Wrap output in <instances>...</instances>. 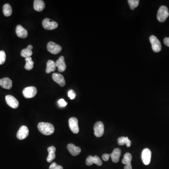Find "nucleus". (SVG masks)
Returning <instances> with one entry per match:
<instances>
[{
    "label": "nucleus",
    "instance_id": "nucleus-1",
    "mask_svg": "<svg viewBox=\"0 0 169 169\" xmlns=\"http://www.w3.org/2000/svg\"><path fill=\"white\" fill-rule=\"evenodd\" d=\"M39 131L45 135H51L55 131V128L51 124L45 122H40L38 125Z\"/></svg>",
    "mask_w": 169,
    "mask_h": 169
},
{
    "label": "nucleus",
    "instance_id": "nucleus-2",
    "mask_svg": "<svg viewBox=\"0 0 169 169\" xmlns=\"http://www.w3.org/2000/svg\"><path fill=\"white\" fill-rule=\"evenodd\" d=\"M169 16L168 8L165 6H162L160 7L157 12V20L160 22H164L166 20Z\"/></svg>",
    "mask_w": 169,
    "mask_h": 169
},
{
    "label": "nucleus",
    "instance_id": "nucleus-3",
    "mask_svg": "<svg viewBox=\"0 0 169 169\" xmlns=\"http://www.w3.org/2000/svg\"><path fill=\"white\" fill-rule=\"evenodd\" d=\"M150 42L152 45V48L155 52H159L162 49V46L159 40L154 35H152L149 38Z\"/></svg>",
    "mask_w": 169,
    "mask_h": 169
},
{
    "label": "nucleus",
    "instance_id": "nucleus-4",
    "mask_svg": "<svg viewBox=\"0 0 169 169\" xmlns=\"http://www.w3.org/2000/svg\"><path fill=\"white\" fill-rule=\"evenodd\" d=\"M37 89L34 87H29L25 88L23 91V94L26 98H32L35 96Z\"/></svg>",
    "mask_w": 169,
    "mask_h": 169
},
{
    "label": "nucleus",
    "instance_id": "nucleus-5",
    "mask_svg": "<svg viewBox=\"0 0 169 169\" xmlns=\"http://www.w3.org/2000/svg\"><path fill=\"white\" fill-rule=\"evenodd\" d=\"M94 135L96 137H102L104 134V124L100 121L97 122L94 126Z\"/></svg>",
    "mask_w": 169,
    "mask_h": 169
},
{
    "label": "nucleus",
    "instance_id": "nucleus-6",
    "mask_svg": "<svg viewBox=\"0 0 169 169\" xmlns=\"http://www.w3.org/2000/svg\"><path fill=\"white\" fill-rule=\"evenodd\" d=\"M47 49L49 52L54 55H56L61 52L62 48L60 45L56 44L54 42L51 41L48 42V44Z\"/></svg>",
    "mask_w": 169,
    "mask_h": 169
},
{
    "label": "nucleus",
    "instance_id": "nucleus-7",
    "mask_svg": "<svg viewBox=\"0 0 169 169\" xmlns=\"http://www.w3.org/2000/svg\"><path fill=\"white\" fill-rule=\"evenodd\" d=\"M69 125L70 129L73 133L77 134L79 132L78 120L77 118L74 117L70 118L69 120Z\"/></svg>",
    "mask_w": 169,
    "mask_h": 169
},
{
    "label": "nucleus",
    "instance_id": "nucleus-8",
    "mask_svg": "<svg viewBox=\"0 0 169 169\" xmlns=\"http://www.w3.org/2000/svg\"><path fill=\"white\" fill-rule=\"evenodd\" d=\"M141 158L143 163L146 165H148L150 164L151 161V151L148 148L144 149L141 154Z\"/></svg>",
    "mask_w": 169,
    "mask_h": 169
},
{
    "label": "nucleus",
    "instance_id": "nucleus-9",
    "mask_svg": "<svg viewBox=\"0 0 169 169\" xmlns=\"http://www.w3.org/2000/svg\"><path fill=\"white\" fill-rule=\"evenodd\" d=\"M29 134V131L28 128L25 125H23L21 126L18 131L17 134V137L18 140H23L28 137Z\"/></svg>",
    "mask_w": 169,
    "mask_h": 169
},
{
    "label": "nucleus",
    "instance_id": "nucleus-10",
    "mask_svg": "<svg viewBox=\"0 0 169 169\" xmlns=\"http://www.w3.org/2000/svg\"><path fill=\"white\" fill-rule=\"evenodd\" d=\"M42 26L46 30H54L58 27V24L56 22L51 21L49 18H45L42 21Z\"/></svg>",
    "mask_w": 169,
    "mask_h": 169
},
{
    "label": "nucleus",
    "instance_id": "nucleus-11",
    "mask_svg": "<svg viewBox=\"0 0 169 169\" xmlns=\"http://www.w3.org/2000/svg\"><path fill=\"white\" fill-rule=\"evenodd\" d=\"M86 164L88 166H91L94 164H95L98 166H101L103 164V162L99 156L97 155L94 156L90 155L88 156L86 159Z\"/></svg>",
    "mask_w": 169,
    "mask_h": 169
},
{
    "label": "nucleus",
    "instance_id": "nucleus-12",
    "mask_svg": "<svg viewBox=\"0 0 169 169\" xmlns=\"http://www.w3.org/2000/svg\"><path fill=\"white\" fill-rule=\"evenodd\" d=\"M6 102L8 105L13 109H17L19 106V102L16 98L11 95H8L5 97Z\"/></svg>",
    "mask_w": 169,
    "mask_h": 169
},
{
    "label": "nucleus",
    "instance_id": "nucleus-13",
    "mask_svg": "<svg viewBox=\"0 0 169 169\" xmlns=\"http://www.w3.org/2000/svg\"><path fill=\"white\" fill-rule=\"evenodd\" d=\"M52 78L54 81L58 84L61 87H63L65 86V79L62 74L58 73H53L52 75Z\"/></svg>",
    "mask_w": 169,
    "mask_h": 169
},
{
    "label": "nucleus",
    "instance_id": "nucleus-14",
    "mask_svg": "<svg viewBox=\"0 0 169 169\" xmlns=\"http://www.w3.org/2000/svg\"><path fill=\"white\" fill-rule=\"evenodd\" d=\"M56 66L58 68V71L60 72H64L66 68V65L64 61L63 56H61L56 63Z\"/></svg>",
    "mask_w": 169,
    "mask_h": 169
},
{
    "label": "nucleus",
    "instance_id": "nucleus-15",
    "mask_svg": "<svg viewBox=\"0 0 169 169\" xmlns=\"http://www.w3.org/2000/svg\"><path fill=\"white\" fill-rule=\"evenodd\" d=\"M67 149L70 154L73 156H76L80 154L81 150L79 147H77L73 144H69L67 145Z\"/></svg>",
    "mask_w": 169,
    "mask_h": 169
},
{
    "label": "nucleus",
    "instance_id": "nucleus-16",
    "mask_svg": "<svg viewBox=\"0 0 169 169\" xmlns=\"http://www.w3.org/2000/svg\"><path fill=\"white\" fill-rule=\"evenodd\" d=\"M16 32L17 36L21 38H26L28 36V32L27 30L21 25L17 26Z\"/></svg>",
    "mask_w": 169,
    "mask_h": 169
},
{
    "label": "nucleus",
    "instance_id": "nucleus-17",
    "mask_svg": "<svg viewBox=\"0 0 169 169\" xmlns=\"http://www.w3.org/2000/svg\"><path fill=\"white\" fill-rule=\"evenodd\" d=\"M0 86L5 89H11L12 87V80L8 78H2L0 79Z\"/></svg>",
    "mask_w": 169,
    "mask_h": 169
},
{
    "label": "nucleus",
    "instance_id": "nucleus-18",
    "mask_svg": "<svg viewBox=\"0 0 169 169\" xmlns=\"http://www.w3.org/2000/svg\"><path fill=\"white\" fill-rule=\"evenodd\" d=\"M121 155V150L120 149L117 148L113 151L112 153L110 154L111 159L114 163H117L118 162Z\"/></svg>",
    "mask_w": 169,
    "mask_h": 169
},
{
    "label": "nucleus",
    "instance_id": "nucleus-19",
    "mask_svg": "<svg viewBox=\"0 0 169 169\" xmlns=\"http://www.w3.org/2000/svg\"><path fill=\"white\" fill-rule=\"evenodd\" d=\"M48 155L47 158V161L48 163H51L56 158V149L54 146H51L48 148Z\"/></svg>",
    "mask_w": 169,
    "mask_h": 169
},
{
    "label": "nucleus",
    "instance_id": "nucleus-20",
    "mask_svg": "<svg viewBox=\"0 0 169 169\" xmlns=\"http://www.w3.org/2000/svg\"><path fill=\"white\" fill-rule=\"evenodd\" d=\"M45 8V2L42 0H35L34 1V9L37 11H42Z\"/></svg>",
    "mask_w": 169,
    "mask_h": 169
},
{
    "label": "nucleus",
    "instance_id": "nucleus-21",
    "mask_svg": "<svg viewBox=\"0 0 169 169\" xmlns=\"http://www.w3.org/2000/svg\"><path fill=\"white\" fill-rule=\"evenodd\" d=\"M56 63L54 61L51 60H48L47 63L46 73L49 74L51 72H54L56 70Z\"/></svg>",
    "mask_w": 169,
    "mask_h": 169
},
{
    "label": "nucleus",
    "instance_id": "nucleus-22",
    "mask_svg": "<svg viewBox=\"0 0 169 169\" xmlns=\"http://www.w3.org/2000/svg\"><path fill=\"white\" fill-rule=\"evenodd\" d=\"M118 144L120 146L124 145V144L126 145V147H130L131 145V141L129 139L128 137H121L119 138L118 140Z\"/></svg>",
    "mask_w": 169,
    "mask_h": 169
},
{
    "label": "nucleus",
    "instance_id": "nucleus-23",
    "mask_svg": "<svg viewBox=\"0 0 169 169\" xmlns=\"http://www.w3.org/2000/svg\"><path fill=\"white\" fill-rule=\"evenodd\" d=\"M132 160V156L130 153H126L122 160V162L125 165H131V161Z\"/></svg>",
    "mask_w": 169,
    "mask_h": 169
},
{
    "label": "nucleus",
    "instance_id": "nucleus-24",
    "mask_svg": "<svg viewBox=\"0 0 169 169\" xmlns=\"http://www.w3.org/2000/svg\"><path fill=\"white\" fill-rule=\"evenodd\" d=\"M3 14L5 16L10 17L12 13V8L9 4H5L3 7Z\"/></svg>",
    "mask_w": 169,
    "mask_h": 169
},
{
    "label": "nucleus",
    "instance_id": "nucleus-25",
    "mask_svg": "<svg viewBox=\"0 0 169 169\" xmlns=\"http://www.w3.org/2000/svg\"><path fill=\"white\" fill-rule=\"evenodd\" d=\"M25 60L26 61V65L25 66V69L28 71L31 70L33 68L34 65V62L32 61L31 57L25 58Z\"/></svg>",
    "mask_w": 169,
    "mask_h": 169
},
{
    "label": "nucleus",
    "instance_id": "nucleus-26",
    "mask_svg": "<svg viewBox=\"0 0 169 169\" xmlns=\"http://www.w3.org/2000/svg\"><path fill=\"white\" fill-rule=\"evenodd\" d=\"M32 55V50L27 47L26 48L23 49L21 52V56L26 58L31 57Z\"/></svg>",
    "mask_w": 169,
    "mask_h": 169
},
{
    "label": "nucleus",
    "instance_id": "nucleus-27",
    "mask_svg": "<svg viewBox=\"0 0 169 169\" xmlns=\"http://www.w3.org/2000/svg\"><path fill=\"white\" fill-rule=\"evenodd\" d=\"M131 10H133L138 7L139 4V0H129L128 1Z\"/></svg>",
    "mask_w": 169,
    "mask_h": 169
},
{
    "label": "nucleus",
    "instance_id": "nucleus-28",
    "mask_svg": "<svg viewBox=\"0 0 169 169\" xmlns=\"http://www.w3.org/2000/svg\"><path fill=\"white\" fill-rule=\"evenodd\" d=\"M6 58L5 52L4 51H0V65L5 63Z\"/></svg>",
    "mask_w": 169,
    "mask_h": 169
},
{
    "label": "nucleus",
    "instance_id": "nucleus-29",
    "mask_svg": "<svg viewBox=\"0 0 169 169\" xmlns=\"http://www.w3.org/2000/svg\"><path fill=\"white\" fill-rule=\"evenodd\" d=\"M49 169H63V167L61 165H57L56 163H53L51 164L50 165L49 167Z\"/></svg>",
    "mask_w": 169,
    "mask_h": 169
},
{
    "label": "nucleus",
    "instance_id": "nucleus-30",
    "mask_svg": "<svg viewBox=\"0 0 169 169\" xmlns=\"http://www.w3.org/2000/svg\"><path fill=\"white\" fill-rule=\"evenodd\" d=\"M58 104L59 107L63 108V107H65V106H67V103L65 102V100L63 99H61L58 101Z\"/></svg>",
    "mask_w": 169,
    "mask_h": 169
},
{
    "label": "nucleus",
    "instance_id": "nucleus-31",
    "mask_svg": "<svg viewBox=\"0 0 169 169\" xmlns=\"http://www.w3.org/2000/svg\"><path fill=\"white\" fill-rule=\"evenodd\" d=\"M68 95L69 97L70 98V99L71 100L74 99L75 97H76L75 92L72 90H71L69 91Z\"/></svg>",
    "mask_w": 169,
    "mask_h": 169
},
{
    "label": "nucleus",
    "instance_id": "nucleus-32",
    "mask_svg": "<svg viewBox=\"0 0 169 169\" xmlns=\"http://www.w3.org/2000/svg\"><path fill=\"white\" fill-rule=\"evenodd\" d=\"M110 157V155L108 154H104L102 156V158L104 161H108L109 160Z\"/></svg>",
    "mask_w": 169,
    "mask_h": 169
},
{
    "label": "nucleus",
    "instance_id": "nucleus-33",
    "mask_svg": "<svg viewBox=\"0 0 169 169\" xmlns=\"http://www.w3.org/2000/svg\"><path fill=\"white\" fill-rule=\"evenodd\" d=\"M164 43L169 47V37L165 38L164 40Z\"/></svg>",
    "mask_w": 169,
    "mask_h": 169
},
{
    "label": "nucleus",
    "instance_id": "nucleus-34",
    "mask_svg": "<svg viewBox=\"0 0 169 169\" xmlns=\"http://www.w3.org/2000/svg\"><path fill=\"white\" fill-rule=\"evenodd\" d=\"M124 169H133L132 165H125L124 167Z\"/></svg>",
    "mask_w": 169,
    "mask_h": 169
},
{
    "label": "nucleus",
    "instance_id": "nucleus-35",
    "mask_svg": "<svg viewBox=\"0 0 169 169\" xmlns=\"http://www.w3.org/2000/svg\"><path fill=\"white\" fill-rule=\"evenodd\" d=\"M27 48H30V49H32V48H33V47H32V45H28V47H27Z\"/></svg>",
    "mask_w": 169,
    "mask_h": 169
}]
</instances>
